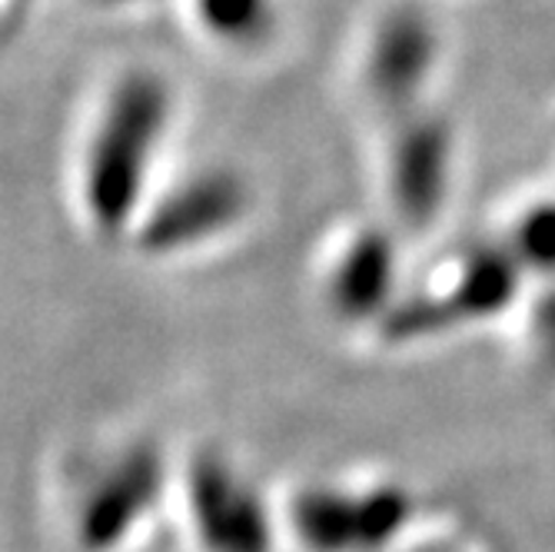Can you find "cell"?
Masks as SVG:
<instances>
[{
    "mask_svg": "<svg viewBox=\"0 0 555 552\" xmlns=\"http://www.w3.org/2000/svg\"><path fill=\"white\" fill-rule=\"evenodd\" d=\"M243 207L240 187L230 174L210 170L180 183L173 196L157 200L137 227L140 236L154 240L150 254H180V249H199L204 240H217L236 227Z\"/></svg>",
    "mask_w": 555,
    "mask_h": 552,
    "instance_id": "7a4b0ae2",
    "label": "cell"
},
{
    "mask_svg": "<svg viewBox=\"0 0 555 552\" xmlns=\"http://www.w3.org/2000/svg\"><path fill=\"white\" fill-rule=\"evenodd\" d=\"M196 34L220 50L254 47L263 37L270 0H183Z\"/></svg>",
    "mask_w": 555,
    "mask_h": 552,
    "instance_id": "3957f363",
    "label": "cell"
},
{
    "mask_svg": "<svg viewBox=\"0 0 555 552\" xmlns=\"http://www.w3.org/2000/svg\"><path fill=\"white\" fill-rule=\"evenodd\" d=\"M173 127L170 84L154 70H124L96 97L77 146L80 220L100 240L137 233L154 207V170Z\"/></svg>",
    "mask_w": 555,
    "mask_h": 552,
    "instance_id": "6da1fadb",
    "label": "cell"
}]
</instances>
